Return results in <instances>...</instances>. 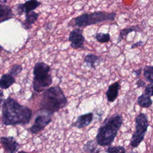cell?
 I'll list each match as a JSON object with an SVG mask.
<instances>
[{
	"mask_svg": "<svg viewBox=\"0 0 153 153\" xmlns=\"http://www.w3.org/2000/svg\"><path fill=\"white\" fill-rule=\"evenodd\" d=\"M2 108L3 124L5 126L26 125L30 123L32 116V109L20 104L10 96L4 100Z\"/></svg>",
	"mask_w": 153,
	"mask_h": 153,
	"instance_id": "cell-1",
	"label": "cell"
},
{
	"mask_svg": "<svg viewBox=\"0 0 153 153\" xmlns=\"http://www.w3.org/2000/svg\"><path fill=\"white\" fill-rule=\"evenodd\" d=\"M121 115L115 114L106 118L97 130L96 141L98 145L109 146L114 142L123 124Z\"/></svg>",
	"mask_w": 153,
	"mask_h": 153,
	"instance_id": "cell-2",
	"label": "cell"
},
{
	"mask_svg": "<svg viewBox=\"0 0 153 153\" xmlns=\"http://www.w3.org/2000/svg\"><path fill=\"white\" fill-rule=\"evenodd\" d=\"M68 100L59 85L50 87L44 90L39 103V109L54 114L65 107Z\"/></svg>",
	"mask_w": 153,
	"mask_h": 153,
	"instance_id": "cell-3",
	"label": "cell"
},
{
	"mask_svg": "<svg viewBox=\"0 0 153 153\" xmlns=\"http://www.w3.org/2000/svg\"><path fill=\"white\" fill-rule=\"evenodd\" d=\"M50 66L44 62H39L35 64L33 69L32 81V87L35 91L42 92L51 85L53 78L50 74Z\"/></svg>",
	"mask_w": 153,
	"mask_h": 153,
	"instance_id": "cell-4",
	"label": "cell"
},
{
	"mask_svg": "<svg viewBox=\"0 0 153 153\" xmlns=\"http://www.w3.org/2000/svg\"><path fill=\"white\" fill-rule=\"evenodd\" d=\"M116 16L117 14L115 13H108L103 11L83 13L74 19V26L79 28L84 27L104 22L113 21Z\"/></svg>",
	"mask_w": 153,
	"mask_h": 153,
	"instance_id": "cell-5",
	"label": "cell"
},
{
	"mask_svg": "<svg viewBox=\"0 0 153 153\" xmlns=\"http://www.w3.org/2000/svg\"><path fill=\"white\" fill-rule=\"evenodd\" d=\"M149 126V121L147 115L144 113H140L135 120V131L130 139V145L133 148L138 146L143 140L145 135Z\"/></svg>",
	"mask_w": 153,
	"mask_h": 153,
	"instance_id": "cell-6",
	"label": "cell"
},
{
	"mask_svg": "<svg viewBox=\"0 0 153 153\" xmlns=\"http://www.w3.org/2000/svg\"><path fill=\"white\" fill-rule=\"evenodd\" d=\"M41 111L42 112L36 116L33 124L29 128V130L32 134H36L42 131L52 121L53 114L45 111Z\"/></svg>",
	"mask_w": 153,
	"mask_h": 153,
	"instance_id": "cell-7",
	"label": "cell"
},
{
	"mask_svg": "<svg viewBox=\"0 0 153 153\" xmlns=\"http://www.w3.org/2000/svg\"><path fill=\"white\" fill-rule=\"evenodd\" d=\"M68 39L71 42V47L72 48H84L85 39L82 34V30L80 28L78 27L72 30L69 33Z\"/></svg>",
	"mask_w": 153,
	"mask_h": 153,
	"instance_id": "cell-8",
	"label": "cell"
},
{
	"mask_svg": "<svg viewBox=\"0 0 153 153\" xmlns=\"http://www.w3.org/2000/svg\"><path fill=\"white\" fill-rule=\"evenodd\" d=\"M0 142L4 150L7 153H16L21 146V145L12 136H2L0 138Z\"/></svg>",
	"mask_w": 153,
	"mask_h": 153,
	"instance_id": "cell-9",
	"label": "cell"
},
{
	"mask_svg": "<svg viewBox=\"0 0 153 153\" xmlns=\"http://www.w3.org/2000/svg\"><path fill=\"white\" fill-rule=\"evenodd\" d=\"M41 5V2L38 0H28L23 4H19L16 5V12L18 15L23 13H26L31 11H34L36 8Z\"/></svg>",
	"mask_w": 153,
	"mask_h": 153,
	"instance_id": "cell-10",
	"label": "cell"
},
{
	"mask_svg": "<svg viewBox=\"0 0 153 153\" xmlns=\"http://www.w3.org/2000/svg\"><path fill=\"white\" fill-rule=\"evenodd\" d=\"M93 119V112H88L87 114L80 115L77 117L76 120L71 125V126L78 128H82L88 126L91 123Z\"/></svg>",
	"mask_w": 153,
	"mask_h": 153,
	"instance_id": "cell-11",
	"label": "cell"
},
{
	"mask_svg": "<svg viewBox=\"0 0 153 153\" xmlns=\"http://www.w3.org/2000/svg\"><path fill=\"white\" fill-rule=\"evenodd\" d=\"M120 88L121 86L119 81H116L108 86L105 94L109 102H114L117 99Z\"/></svg>",
	"mask_w": 153,
	"mask_h": 153,
	"instance_id": "cell-12",
	"label": "cell"
},
{
	"mask_svg": "<svg viewBox=\"0 0 153 153\" xmlns=\"http://www.w3.org/2000/svg\"><path fill=\"white\" fill-rule=\"evenodd\" d=\"M39 16V14L34 11L25 13V21L22 23V26L25 29H30L32 25L38 20Z\"/></svg>",
	"mask_w": 153,
	"mask_h": 153,
	"instance_id": "cell-13",
	"label": "cell"
},
{
	"mask_svg": "<svg viewBox=\"0 0 153 153\" xmlns=\"http://www.w3.org/2000/svg\"><path fill=\"white\" fill-rule=\"evenodd\" d=\"M84 62L90 68L96 69V68L99 65L102 60L101 57L98 56L94 54H88L84 57Z\"/></svg>",
	"mask_w": 153,
	"mask_h": 153,
	"instance_id": "cell-14",
	"label": "cell"
},
{
	"mask_svg": "<svg viewBox=\"0 0 153 153\" xmlns=\"http://www.w3.org/2000/svg\"><path fill=\"white\" fill-rule=\"evenodd\" d=\"M132 32H141V29L139 25H134L121 29L117 38V44L120 43L124 39H126L128 33Z\"/></svg>",
	"mask_w": 153,
	"mask_h": 153,
	"instance_id": "cell-15",
	"label": "cell"
},
{
	"mask_svg": "<svg viewBox=\"0 0 153 153\" xmlns=\"http://www.w3.org/2000/svg\"><path fill=\"white\" fill-rule=\"evenodd\" d=\"M13 17L12 10L6 4H0V23Z\"/></svg>",
	"mask_w": 153,
	"mask_h": 153,
	"instance_id": "cell-16",
	"label": "cell"
},
{
	"mask_svg": "<svg viewBox=\"0 0 153 153\" xmlns=\"http://www.w3.org/2000/svg\"><path fill=\"white\" fill-rule=\"evenodd\" d=\"M15 82V78L9 74H3L0 78V88L6 90Z\"/></svg>",
	"mask_w": 153,
	"mask_h": 153,
	"instance_id": "cell-17",
	"label": "cell"
},
{
	"mask_svg": "<svg viewBox=\"0 0 153 153\" xmlns=\"http://www.w3.org/2000/svg\"><path fill=\"white\" fill-rule=\"evenodd\" d=\"M151 97L145 93H143L137 97V103L141 108H148L151 107L152 104V100Z\"/></svg>",
	"mask_w": 153,
	"mask_h": 153,
	"instance_id": "cell-18",
	"label": "cell"
},
{
	"mask_svg": "<svg viewBox=\"0 0 153 153\" xmlns=\"http://www.w3.org/2000/svg\"><path fill=\"white\" fill-rule=\"evenodd\" d=\"M84 150L85 153H99L101 149L98 146L95 140H90L86 143L84 144Z\"/></svg>",
	"mask_w": 153,
	"mask_h": 153,
	"instance_id": "cell-19",
	"label": "cell"
},
{
	"mask_svg": "<svg viewBox=\"0 0 153 153\" xmlns=\"http://www.w3.org/2000/svg\"><path fill=\"white\" fill-rule=\"evenodd\" d=\"M153 67L152 65H146L143 68V76L150 83H153Z\"/></svg>",
	"mask_w": 153,
	"mask_h": 153,
	"instance_id": "cell-20",
	"label": "cell"
},
{
	"mask_svg": "<svg viewBox=\"0 0 153 153\" xmlns=\"http://www.w3.org/2000/svg\"><path fill=\"white\" fill-rule=\"evenodd\" d=\"M94 38L100 43H106L111 40V35L109 33L97 32L94 35Z\"/></svg>",
	"mask_w": 153,
	"mask_h": 153,
	"instance_id": "cell-21",
	"label": "cell"
},
{
	"mask_svg": "<svg viewBox=\"0 0 153 153\" xmlns=\"http://www.w3.org/2000/svg\"><path fill=\"white\" fill-rule=\"evenodd\" d=\"M126 148L123 146H109L106 149L107 153H126Z\"/></svg>",
	"mask_w": 153,
	"mask_h": 153,
	"instance_id": "cell-22",
	"label": "cell"
},
{
	"mask_svg": "<svg viewBox=\"0 0 153 153\" xmlns=\"http://www.w3.org/2000/svg\"><path fill=\"white\" fill-rule=\"evenodd\" d=\"M22 69H23V68H22V65H18V64H15L12 66L10 70L9 71L8 74L14 77V76H17L18 74H19L22 72Z\"/></svg>",
	"mask_w": 153,
	"mask_h": 153,
	"instance_id": "cell-23",
	"label": "cell"
},
{
	"mask_svg": "<svg viewBox=\"0 0 153 153\" xmlns=\"http://www.w3.org/2000/svg\"><path fill=\"white\" fill-rule=\"evenodd\" d=\"M153 83H150L145 87V90L144 93L150 97H152L153 96V87H152Z\"/></svg>",
	"mask_w": 153,
	"mask_h": 153,
	"instance_id": "cell-24",
	"label": "cell"
},
{
	"mask_svg": "<svg viewBox=\"0 0 153 153\" xmlns=\"http://www.w3.org/2000/svg\"><path fill=\"white\" fill-rule=\"evenodd\" d=\"M136 85L137 88H142L145 87L146 85V82L142 79H138L136 82Z\"/></svg>",
	"mask_w": 153,
	"mask_h": 153,
	"instance_id": "cell-25",
	"label": "cell"
},
{
	"mask_svg": "<svg viewBox=\"0 0 153 153\" xmlns=\"http://www.w3.org/2000/svg\"><path fill=\"white\" fill-rule=\"evenodd\" d=\"M142 69L140 68V69H138L136 70H133L132 73H133V74H134L135 75V77L136 78H138L140 76V75L142 73Z\"/></svg>",
	"mask_w": 153,
	"mask_h": 153,
	"instance_id": "cell-26",
	"label": "cell"
},
{
	"mask_svg": "<svg viewBox=\"0 0 153 153\" xmlns=\"http://www.w3.org/2000/svg\"><path fill=\"white\" fill-rule=\"evenodd\" d=\"M143 44V42L142 41H139L137 42H136V43H134L132 44V45L131 46V49H133L135 48H137L138 47H140L142 46Z\"/></svg>",
	"mask_w": 153,
	"mask_h": 153,
	"instance_id": "cell-27",
	"label": "cell"
},
{
	"mask_svg": "<svg viewBox=\"0 0 153 153\" xmlns=\"http://www.w3.org/2000/svg\"><path fill=\"white\" fill-rule=\"evenodd\" d=\"M4 93L2 91V90L0 89V106H1V105L3 103L4 101Z\"/></svg>",
	"mask_w": 153,
	"mask_h": 153,
	"instance_id": "cell-28",
	"label": "cell"
},
{
	"mask_svg": "<svg viewBox=\"0 0 153 153\" xmlns=\"http://www.w3.org/2000/svg\"><path fill=\"white\" fill-rule=\"evenodd\" d=\"M7 0H0V4H6Z\"/></svg>",
	"mask_w": 153,
	"mask_h": 153,
	"instance_id": "cell-29",
	"label": "cell"
},
{
	"mask_svg": "<svg viewBox=\"0 0 153 153\" xmlns=\"http://www.w3.org/2000/svg\"><path fill=\"white\" fill-rule=\"evenodd\" d=\"M17 153H29L27 152H26V151H20L19 152H18Z\"/></svg>",
	"mask_w": 153,
	"mask_h": 153,
	"instance_id": "cell-30",
	"label": "cell"
},
{
	"mask_svg": "<svg viewBox=\"0 0 153 153\" xmlns=\"http://www.w3.org/2000/svg\"><path fill=\"white\" fill-rule=\"evenodd\" d=\"M2 49H3L2 47L0 45V56H1V52H2Z\"/></svg>",
	"mask_w": 153,
	"mask_h": 153,
	"instance_id": "cell-31",
	"label": "cell"
}]
</instances>
